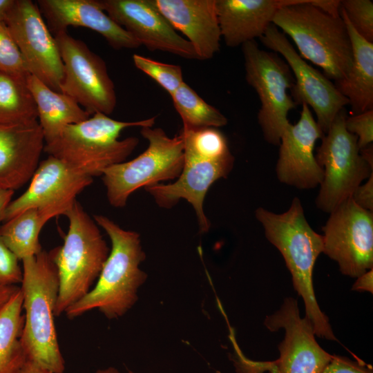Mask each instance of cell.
Returning a JSON list of instances; mask_svg holds the SVG:
<instances>
[{
    "mask_svg": "<svg viewBox=\"0 0 373 373\" xmlns=\"http://www.w3.org/2000/svg\"><path fill=\"white\" fill-rule=\"evenodd\" d=\"M255 216L263 227L267 239L283 256L294 287L304 301L305 318L315 335L336 341L328 318L318 305L312 282L316 260L323 251V236L307 221L300 199L294 198L289 209L283 213L259 207Z\"/></svg>",
    "mask_w": 373,
    "mask_h": 373,
    "instance_id": "obj_1",
    "label": "cell"
},
{
    "mask_svg": "<svg viewBox=\"0 0 373 373\" xmlns=\"http://www.w3.org/2000/svg\"><path fill=\"white\" fill-rule=\"evenodd\" d=\"M93 220L110 238L111 248L95 285L64 312L70 319L93 309L108 319L124 316L137 302L138 290L148 276L140 268L146 258L140 234L103 215H94Z\"/></svg>",
    "mask_w": 373,
    "mask_h": 373,
    "instance_id": "obj_2",
    "label": "cell"
},
{
    "mask_svg": "<svg viewBox=\"0 0 373 373\" xmlns=\"http://www.w3.org/2000/svg\"><path fill=\"white\" fill-rule=\"evenodd\" d=\"M22 264L23 350L28 360L51 373H63L65 361L54 321L59 287L56 265L50 252L44 250L23 259Z\"/></svg>",
    "mask_w": 373,
    "mask_h": 373,
    "instance_id": "obj_3",
    "label": "cell"
},
{
    "mask_svg": "<svg viewBox=\"0 0 373 373\" xmlns=\"http://www.w3.org/2000/svg\"><path fill=\"white\" fill-rule=\"evenodd\" d=\"M314 0H300L280 8L272 23L288 35L299 55L321 68L334 82L350 70L353 52L343 19L317 7Z\"/></svg>",
    "mask_w": 373,
    "mask_h": 373,
    "instance_id": "obj_4",
    "label": "cell"
},
{
    "mask_svg": "<svg viewBox=\"0 0 373 373\" xmlns=\"http://www.w3.org/2000/svg\"><path fill=\"white\" fill-rule=\"evenodd\" d=\"M155 117L135 122H122L97 113L88 119L67 126L44 151L74 171L93 178L102 175L108 167L122 162L139 143L135 137H118L128 127H153Z\"/></svg>",
    "mask_w": 373,
    "mask_h": 373,
    "instance_id": "obj_5",
    "label": "cell"
},
{
    "mask_svg": "<svg viewBox=\"0 0 373 373\" xmlns=\"http://www.w3.org/2000/svg\"><path fill=\"white\" fill-rule=\"evenodd\" d=\"M65 216L68 229L64 243L50 251L59 282L55 316L90 291L110 252L97 223L79 202Z\"/></svg>",
    "mask_w": 373,
    "mask_h": 373,
    "instance_id": "obj_6",
    "label": "cell"
},
{
    "mask_svg": "<svg viewBox=\"0 0 373 373\" xmlns=\"http://www.w3.org/2000/svg\"><path fill=\"white\" fill-rule=\"evenodd\" d=\"M140 133L149 142L147 149L130 161L108 167L102 175L108 202L115 208L125 207L137 189L176 180L182 171L184 144L180 133L170 137L161 128L145 126Z\"/></svg>",
    "mask_w": 373,
    "mask_h": 373,
    "instance_id": "obj_7",
    "label": "cell"
},
{
    "mask_svg": "<svg viewBox=\"0 0 373 373\" xmlns=\"http://www.w3.org/2000/svg\"><path fill=\"white\" fill-rule=\"evenodd\" d=\"M245 78L258 94L260 108L258 122L265 140L279 145L288 124L289 112L297 106L288 90L294 79L287 62L274 52L265 51L256 40L242 46Z\"/></svg>",
    "mask_w": 373,
    "mask_h": 373,
    "instance_id": "obj_8",
    "label": "cell"
},
{
    "mask_svg": "<svg viewBox=\"0 0 373 373\" xmlns=\"http://www.w3.org/2000/svg\"><path fill=\"white\" fill-rule=\"evenodd\" d=\"M346 117L343 108L321 139L316 155L323 170L316 205L328 213L351 198L361 182L373 173V168L360 154L356 136L345 128Z\"/></svg>",
    "mask_w": 373,
    "mask_h": 373,
    "instance_id": "obj_9",
    "label": "cell"
},
{
    "mask_svg": "<svg viewBox=\"0 0 373 373\" xmlns=\"http://www.w3.org/2000/svg\"><path fill=\"white\" fill-rule=\"evenodd\" d=\"M271 332L283 328L284 340L278 346L280 357L274 361L257 362L245 358L242 373H322L332 358L316 342L312 324L300 316L297 301L286 298L280 309L265 320Z\"/></svg>",
    "mask_w": 373,
    "mask_h": 373,
    "instance_id": "obj_10",
    "label": "cell"
},
{
    "mask_svg": "<svg viewBox=\"0 0 373 373\" xmlns=\"http://www.w3.org/2000/svg\"><path fill=\"white\" fill-rule=\"evenodd\" d=\"M63 62L60 92L74 99L90 115H110L115 108V85L104 61L67 31L55 35Z\"/></svg>",
    "mask_w": 373,
    "mask_h": 373,
    "instance_id": "obj_11",
    "label": "cell"
},
{
    "mask_svg": "<svg viewBox=\"0 0 373 373\" xmlns=\"http://www.w3.org/2000/svg\"><path fill=\"white\" fill-rule=\"evenodd\" d=\"M323 231V253L337 262L343 274L358 278L372 269V211L350 198L330 213Z\"/></svg>",
    "mask_w": 373,
    "mask_h": 373,
    "instance_id": "obj_12",
    "label": "cell"
},
{
    "mask_svg": "<svg viewBox=\"0 0 373 373\" xmlns=\"http://www.w3.org/2000/svg\"><path fill=\"white\" fill-rule=\"evenodd\" d=\"M29 73L60 92L64 67L55 37L31 0H14L5 20Z\"/></svg>",
    "mask_w": 373,
    "mask_h": 373,
    "instance_id": "obj_13",
    "label": "cell"
},
{
    "mask_svg": "<svg viewBox=\"0 0 373 373\" xmlns=\"http://www.w3.org/2000/svg\"><path fill=\"white\" fill-rule=\"evenodd\" d=\"M264 46L283 56L289 66L294 83L291 96L298 104H307L314 112L316 123L325 134L337 114L349 102L334 83L315 69L298 54L286 35L271 23L260 38Z\"/></svg>",
    "mask_w": 373,
    "mask_h": 373,
    "instance_id": "obj_14",
    "label": "cell"
},
{
    "mask_svg": "<svg viewBox=\"0 0 373 373\" xmlns=\"http://www.w3.org/2000/svg\"><path fill=\"white\" fill-rule=\"evenodd\" d=\"M28 189L11 201L4 215L8 221L21 212L36 209L48 221L68 211L76 197L93 182V178L79 173L51 156L39 163Z\"/></svg>",
    "mask_w": 373,
    "mask_h": 373,
    "instance_id": "obj_15",
    "label": "cell"
},
{
    "mask_svg": "<svg viewBox=\"0 0 373 373\" xmlns=\"http://www.w3.org/2000/svg\"><path fill=\"white\" fill-rule=\"evenodd\" d=\"M102 9L142 46L184 59H200L191 44L180 35L154 0H99Z\"/></svg>",
    "mask_w": 373,
    "mask_h": 373,
    "instance_id": "obj_16",
    "label": "cell"
},
{
    "mask_svg": "<svg viewBox=\"0 0 373 373\" xmlns=\"http://www.w3.org/2000/svg\"><path fill=\"white\" fill-rule=\"evenodd\" d=\"M324 133L318 126L309 107L302 104L298 121L289 123L280 142L276 172L278 180L300 189L320 185L323 170L318 164L314 151Z\"/></svg>",
    "mask_w": 373,
    "mask_h": 373,
    "instance_id": "obj_17",
    "label": "cell"
},
{
    "mask_svg": "<svg viewBox=\"0 0 373 373\" xmlns=\"http://www.w3.org/2000/svg\"><path fill=\"white\" fill-rule=\"evenodd\" d=\"M233 164V155L220 160L184 157L182 171L175 182L144 189L161 208L171 209L181 199L189 202L195 210L200 231L204 233L211 227L204 211L206 194L216 181L228 176Z\"/></svg>",
    "mask_w": 373,
    "mask_h": 373,
    "instance_id": "obj_18",
    "label": "cell"
},
{
    "mask_svg": "<svg viewBox=\"0 0 373 373\" xmlns=\"http://www.w3.org/2000/svg\"><path fill=\"white\" fill-rule=\"evenodd\" d=\"M37 4L49 30L55 35L67 31L69 26H80L98 32L116 50L141 46L107 15L99 0H38Z\"/></svg>",
    "mask_w": 373,
    "mask_h": 373,
    "instance_id": "obj_19",
    "label": "cell"
},
{
    "mask_svg": "<svg viewBox=\"0 0 373 373\" xmlns=\"http://www.w3.org/2000/svg\"><path fill=\"white\" fill-rule=\"evenodd\" d=\"M44 147V135L37 120L0 124V189L15 191L30 180Z\"/></svg>",
    "mask_w": 373,
    "mask_h": 373,
    "instance_id": "obj_20",
    "label": "cell"
},
{
    "mask_svg": "<svg viewBox=\"0 0 373 373\" xmlns=\"http://www.w3.org/2000/svg\"><path fill=\"white\" fill-rule=\"evenodd\" d=\"M175 30L181 32L200 59H211L220 50L221 33L216 0H154Z\"/></svg>",
    "mask_w": 373,
    "mask_h": 373,
    "instance_id": "obj_21",
    "label": "cell"
},
{
    "mask_svg": "<svg viewBox=\"0 0 373 373\" xmlns=\"http://www.w3.org/2000/svg\"><path fill=\"white\" fill-rule=\"evenodd\" d=\"M300 0H216L221 37L230 48L260 39L277 11Z\"/></svg>",
    "mask_w": 373,
    "mask_h": 373,
    "instance_id": "obj_22",
    "label": "cell"
},
{
    "mask_svg": "<svg viewBox=\"0 0 373 373\" xmlns=\"http://www.w3.org/2000/svg\"><path fill=\"white\" fill-rule=\"evenodd\" d=\"M340 15L350 35L353 60L346 75L334 83L356 115L373 109V42L361 37L341 10Z\"/></svg>",
    "mask_w": 373,
    "mask_h": 373,
    "instance_id": "obj_23",
    "label": "cell"
},
{
    "mask_svg": "<svg viewBox=\"0 0 373 373\" xmlns=\"http://www.w3.org/2000/svg\"><path fill=\"white\" fill-rule=\"evenodd\" d=\"M27 84L37 106L38 122L46 144L55 140L67 126L90 117L74 99L53 90L35 76L29 75Z\"/></svg>",
    "mask_w": 373,
    "mask_h": 373,
    "instance_id": "obj_24",
    "label": "cell"
},
{
    "mask_svg": "<svg viewBox=\"0 0 373 373\" xmlns=\"http://www.w3.org/2000/svg\"><path fill=\"white\" fill-rule=\"evenodd\" d=\"M22 309L19 287L0 308V373H17L28 360L21 342Z\"/></svg>",
    "mask_w": 373,
    "mask_h": 373,
    "instance_id": "obj_25",
    "label": "cell"
},
{
    "mask_svg": "<svg viewBox=\"0 0 373 373\" xmlns=\"http://www.w3.org/2000/svg\"><path fill=\"white\" fill-rule=\"evenodd\" d=\"M27 77L0 72V124H22L37 121V106Z\"/></svg>",
    "mask_w": 373,
    "mask_h": 373,
    "instance_id": "obj_26",
    "label": "cell"
},
{
    "mask_svg": "<svg viewBox=\"0 0 373 373\" xmlns=\"http://www.w3.org/2000/svg\"><path fill=\"white\" fill-rule=\"evenodd\" d=\"M48 220L36 209H27L0 227V237L19 260L39 254V236Z\"/></svg>",
    "mask_w": 373,
    "mask_h": 373,
    "instance_id": "obj_27",
    "label": "cell"
},
{
    "mask_svg": "<svg viewBox=\"0 0 373 373\" xmlns=\"http://www.w3.org/2000/svg\"><path fill=\"white\" fill-rule=\"evenodd\" d=\"M171 97L175 109L182 119L183 129L218 128L227 124V117L184 82Z\"/></svg>",
    "mask_w": 373,
    "mask_h": 373,
    "instance_id": "obj_28",
    "label": "cell"
},
{
    "mask_svg": "<svg viewBox=\"0 0 373 373\" xmlns=\"http://www.w3.org/2000/svg\"><path fill=\"white\" fill-rule=\"evenodd\" d=\"M184 156L220 160L231 154L224 135L217 128L182 129Z\"/></svg>",
    "mask_w": 373,
    "mask_h": 373,
    "instance_id": "obj_29",
    "label": "cell"
},
{
    "mask_svg": "<svg viewBox=\"0 0 373 373\" xmlns=\"http://www.w3.org/2000/svg\"><path fill=\"white\" fill-rule=\"evenodd\" d=\"M135 66L155 81L170 95L184 82L180 66L162 63L142 55L133 56Z\"/></svg>",
    "mask_w": 373,
    "mask_h": 373,
    "instance_id": "obj_30",
    "label": "cell"
},
{
    "mask_svg": "<svg viewBox=\"0 0 373 373\" xmlns=\"http://www.w3.org/2000/svg\"><path fill=\"white\" fill-rule=\"evenodd\" d=\"M340 10L355 31L364 39L373 42V1H340Z\"/></svg>",
    "mask_w": 373,
    "mask_h": 373,
    "instance_id": "obj_31",
    "label": "cell"
},
{
    "mask_svg": "<svg viewBox=\"0 0 373 373\" xmlns=\"http://www.w3.org/2000/svg\"><path fill=\"white\" fill-rule=\"evenodd\" d=\"M0 72L23 77L30 75L4 21L0 22Z\"/></svg>",
    "mask_w": 373,
    "mask_h": 373,
    "instance_id": "obj_32",
    "label": "cell"
},
{
    "mask_svg": "<svg viewBox=\"0 0 373 373\" xmlns=\"http://www.w3.org/2000/svg\"><path fill=\"white\" fill-rule=\"evenodd\" d=\"M346 130L357 137L359 149L373 142V109L363 113L346 117L345 119Z\"/></svg>",
    "mask_w": 373,
    "mask_h": 373,
    "instance_id": "obj_33",
    "label": "cell"
},
{
    "mask_svg": "<svg viewBox=\"0 0 373 373\" xmlns=\"http://www.w3.org/2000/svg\"><path fill=\"white\" fill-rule=\"evenodd\" d=\"M23 270L17 256L6 246L0 237V287L21 283Z\"/></svg>",
    "mask_w": 373,
    "mask_h": 373,
    "instance_id": "obj_34",
    "label": "cell"
},
{
    "mask_svg": "<svg viewBox=\"0 0 373 373\" xmlns=\"http://www.w3.org/2000/svg\"><path fill=\"white\" fill-rule=\"evenodd\" d=\"M322 373H373L369 365L361 361H352L347 357L332 355V358Z\"/></svg>",
    "mask_w": 373,
    "mask_h": 373,
    "instance_id": "obj_35",
    "label": "cell"
},
{
    "mask_svg": "<svg viewBox=\"0 0 373 373\" xmlns=\"http://www.w3.org/2000/svg\"><path fill=\"white\" fill-rule=\"evenodd\" d=\"M352 200L360 207L372 211L373 210V173L363 185L358 186L352 195Z\"/></svg>",
    "mask_w": 373,
    "mask_h": 373,
    "instance_id": "obj_36",
    "label": "cell"
},
{
    "mask_svg": "<svg viewBox=\"0 0 373 373\" xmlns=\"http://www.w3.org/2000/svg\"><path fill=\"white\" fill-rule=\"evenodd\" d=\"M353 290L373 291V269H371L357 278L353 285Z\"/></svg>",
    "mask_w": 373,
    "mask_h": 373,
    "instance_id": "obj_37",
    "label": "cell"
},
{
    "mask_svg": "<svg viewBox=\"0 0 373 373\" xmlns=\"http://www.w3.org/2000/svg\"><path fill=\"white\" fill-rule=\"evenodd\" d=\"M314 3L325 12L334 16H340V1L314 0Z\"/></svg>",
    "mask_w": 373,
    "mask_h": 373,
    "instance_id": "obj_38",
    "label": "cell"
},
{
    "mask_svg": "<svg viewBox=\"0 0 373 373\" xmlns=\"http://www.w3.org/2000/svg\"><path fill=\"white\" fill-rule=\"evenodd\" d=\"M15 191L0 189V222L3 220L6 210L11 202Z\"/></svg>",
    "mask_w": 373,
    "mask_h": 373,
    "instance_id": "obj_39",
    "label": "cell"
},
{
    "mask_svg": "<svg viewBox=\"0 0 373 373\" xmlns=\"http://www.w3.org/2000/svg\"><path fill=\"white\" fill-rule=\"evenodd\" d=\"M17 373H51L37 365L31 361L27 360Z\"/></svg>",
    "mask_w": 373,
    "mask_h": 373,
    "instance_id": "obj_40",
    "label": "cell"
},
{
    "mask_svg": "<svg viewBox=\"0 0 373 373\" xmlns=\"http://www.w3.org/2000/svg\"><path fill=\"white\" fill-rule=\"evenodd\" d=\"M19 287L12 285L0 287V308L10 299Z\"/></svg>",
    "mask_w": 373,
    "mask_h": 373,
    "instance_id": "obj_41",
    "label": "cell"
},
{
    "mask_svg": "<svg viewBox=\"0 0 373 373\" xmlns=\"http://www.w3.org/2000/svg\"><path fill=\"white\" fill-rule=\"evenodd\" d=\"M360 154L365 161L373 168V145L372 144L360 149Z\"/></svg>",
    "mask_w": 373,
    "mask_h": 373,
    "instance_id": "obj_42",
    "label": "cell"
},
{
    "mask_svg": "<svg viewBox=\"0 0 373 373\" xmlns=\"http://www.w3.org/2000/svg\"><path fill=\"white\" fill-rule=\"evenodd\" d=\"M14 0H0V22L4 21L6 16Z\"/></svg>",
    "mask_w": 373,
    "mask_h": 373,
    "instance_id": "obj_43",
    "label": "cell"
},
{
    "mask_svg": "<svg viewBox=\"0 0 373 373\" xmlns=\"http://www.w3.org/2000/svg\"><path fill=\"white\" fill-rule=\"evenodd\" d=\"M95 373H121L117 369L113 367H109L106 369L98 370Z\"/></svg>",
    "mask_w": 373,
    "mask_h": 373,
    "instance_id": "obj_44",
    "label": "cell"
}]
</instances>
